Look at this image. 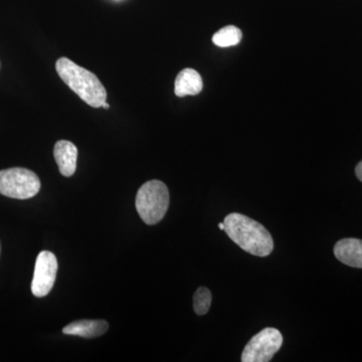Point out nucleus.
Returning <instances> with one entry per match:
<instances>
[{"label": "nucleus", "mask_w": 362, "mask_h": 362, "mask_svg": "<svg viewBox=\"0 0 362 362\" xmlns=\"http://www.w3.org/2000/svg\"><path fill=\"white\" fill-rule=\"evenodd\" d=\"M225 230L240 249L258 257H267L274 249V240L268 230L244 214L233 213L226 216Z\"/></svg>", "instance_id": "1"}, {"label": "nucleus", "mask_w": 362, "mask_h": 362, "mask_svg": "<svg viewBox=\"0 0 362 362\" xmlns=\"http://www.w3.org/2000/svg\"><path fill=\"white\" fill-rule=\"evenodd\" d=\"M56 69L63 82L85 103L93 108L103 106L106 102L107 92L96 75L68 58L59 59Z\"/></svg>", "instance_id": "2"}, {"label": "nucleus", "mask_w": 362, "mask_h": 362, "mask_svg": "<svg viewBox=\"0 0 362 362\" xmlns=\"http://www.w3.org/2000/svg\"><path fill=\"white\" fill-rule=\"evenodd\" d=\"M136 209L147 225H156L168 213L169 192L165 183L150 180L142 185L136 195Z\"/></svg>", "instance_id": "3"}, {"label": "nucleus", "mask_w": 362, "mask_h": 362, "mask_svg": "<svg viewBox=\"0 0 362 362\" xmlns=\"http://www.w3.org/2000/svg\"><path fill=\"white\" fill-rule=\"evenodd\" d=\"M40 181L32 170L9 168L0 171V194L16 199H28L39 194Z\"/></svg>", "instance_id": "4"}, {"label": "nucleus", "mask_w": 362, "mask_h": 362, "mask_svg": "<svg viewBox=\"0 0 362 362\" xmlns=\"http://www.w3.org/2000/svg\"><path fill=\"white\" fill-rule=\"evenodd\" d=\"M283 337L276 328H265L247 342L242 354L243 362H268L280 350Z\"/></svg>", "instance_id": "5"}, {"label": "nucleus", "mask_w": 362, "mask_h": 362, "mask_svg": "<svg viewBox=\"0 0 362 362\" xmlns=\"http://www.w3.org/2000/svg\"><path fill=\"white\" fill-rule=\"evenodd\" d=\"M58 273V259L52 252H40L35 261L32 292L35 297H45L52 291Z\"/></svg>", "instance_id": "6"}, {"label": "nucleus", "mask_w": 362, "mask_h": 362, "mask_svg": "<svg viewBox=\"0 0 362 362\" xmlns=\"http://www.w3.org/2000/svg\"><path fill=\"white\" fill-rule=\"evenodd\" d=\"M54 156L62 175L71 177L75 175L77 169L78 149L74 143L59 140L54 145Z\"/></svg>", "instance_id": "7"}, {"label": "nucleus", "mask_w": 362, "mask_h": 362, "mask_svg": "<svg viewBox=\"0 0 362 362\" xmlns=\"http://www.w3.org/2000/svg\"><path fill=\"white\" fill-rule=\"evenodd\" d=\"M334 255L345 265L362 269V240H340L335 245Z\"/></svg>", "instance_id": "8"}, {"label": "nucleus", "mask_w": 362, "mask_h": 362, "mask_svg": "<svg viewBox=\"0 0 362 362\" xmlns=\"http://www.w3.org/2000/svg\"><path fill=\"white\" fill-rule=\"evenodd\" d=\"M108 329L109 324L105 320H80L66 325L63 332L73 337L96 338L104 335Z\"/></svg>", "instance_id": "9"}, {"label": "nucleus", "mask_w": 362, "mask_h": 362, "mask_svg": "<svg viewBox=\"0 0 362 362\" xmlns=\"http://www.w3.org/2000/svg\"><path fill=\"white\" fill-rule=\"evenodd\" d=\"M202 78L194 69H185L175 78V93L177 97L195 96L202 90Z\"/></svg>", "instance_id": "10"}, {"label": "nucleus", "mask_w": 362, "mask_h": 362, "mask_svg": "<svg viewBox=\"0 0 362 362\" xmlns=\"http://www.w3.org/2000/svg\"><path fill=\"white\" fill-rule=\"evenodd\" d=\"M242 32L233 25H228L214 33L213 42L220 47H233L237 45L242 40Z\"/></svg>", "instance_id": "11"}, {"label": "nucleus", "mask_w": 362, "mask_h": 362, "mask_svg": "<svg viewBox=\"0 0 362 362\" xmlns=\"http://www.w3.org/2000/svg\"><path fill=\"white\" fill-rule=\"evenodd\" d=\"M211 293L206 287H201L197 290L194 296V309L197 315H206L211 308Z\"/></svg>", "instance_id": "12"}, {"label": "nucleus", "mask_w": 362, "mask_h": 362, "mask_svg": "<svg viewBox=\"0 0 362 362\" xmlns=\"http://www.w3.org/2000/svg\"><path fill=\"white\" fill-rule=\"evenodd\" d=\"M356 175L357 176V178H358V180H361L362 182V161L359 162V163L357 164L356 168Z\"/></svg>", "instance_id": "13"}, {"label": "nucleus", "mask_w": 362, "mask_h": 362, "mask_svg": "<svg viewBox=\"0 0 362 362\" xmlns=\"http://www.w3.org/2000/svg\"><path fill=\"white\" fill-rule=\"evenodd\" d=\"M218 228H220L221 230H225V223H221L220 225H218Z\"/></svg>", "instance_id": "14"}, {"label": "nucleus", "mask_w": 362, "mask_h": 362, "mask_svg": "<svg viewBox=\"0 0 362 362\" xmlns=\"http://www.w3.org/2000/svg\"><path fill=\"white\" fill-rule=\"evenodd\" d=\"M102 107H103V108H105V109H109V107H110V106H109V104L107 103V102H105V103L103 104V106H102Z\"/></svg>", "instance_id": "15"}]
</instances>
